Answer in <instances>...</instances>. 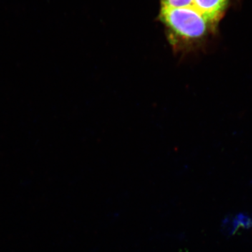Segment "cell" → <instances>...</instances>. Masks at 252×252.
Here are the masks:
<instances>
[{"label": "cell", "mask_w": 252, "mask_h": 252, "mask_svg": "<svg viewBox=\"0 0 252 252\" xmlns=\"http://www.w3.org/2000/svg\"><path fill=\"white\" fill-rule=\"evenodd\" d=\"M159 19L165 26L172 49L179 53L187 52L201 45L216 29L193 6H162Z\"/></svg>", "instance_id": "1"}, {"label": "cell", "mask_w": 252, "mask_h": 252, "mask_svg": "<svg viewBox=\"0 0 252 252\" xmlns=\"http://www.w3.org/2000/svg\"><path fill=\"white\" fill-rule=\"evenodd\" d=\"M229 0H193V6L200 13L214 28L224 14Z\"/></svg>", "instance_id": "2"}, {"label": "cell", "mask_w": 252, "mask_h": 252, "mask_svg": "<svg viewBox=\"0 0 252 252\" xmlns=\"http://www.w3.org/2000/svg\"><path fill=\"white\" fill-rule=\"evenodd\" d=\"M232 225H233V228L231 230L233 232L238 230L240 227L247 228H251L252 227V219L251 217H248V215L241 214L234 218L232 222Z\"/></svg>", "instance_id": "3"}, {"label": "cell", "mask_w": 252, "mask_h": 252, "mask_svg": "<svg viewBox=\"0 0 252 252\" xmlns=\"http://www.w3.org/2000/svg\"><path fill=\"white\" fill-rule=\"evenodd\" d=\"M162 6L167 8H186L193 6V0H161Z\"/></svg>", "instance_id": "4"}]
</instances>
